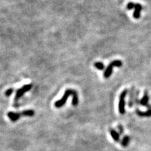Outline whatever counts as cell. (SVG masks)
I'll return each mask as SVG.
<instances>
[{"label": "cell", "mask_w": 151, "mask_h": 151, "mask_svg": "<svg viewBox=\"0 0 151 151\" xmlns=\"http://www.w3.org/2000/svg\"><path fill=\"white\" fill-rule=\"evenodd\" d=\"M70 96H73V101H72L73 105L74 106H76L78 105V103H79L78 94L77 91L73 89H66L62 98L55 102L54 103L55 106L58 108L63 107L66 103V102H67L68 99Z\"/></svg>", "instance_id": "cell-1"}, {"label": "cell", "mask_w": 151, "mask_h": 151, "mask_svg": "<svg viewBox=\"0 0 151 151\" xmlns=\"http://www.w3.org/2000/svg\"><path fill=\"white\" fill-rule=\"evenodd\" d=\"M35 111L33 110H27L20 113L9 111L8 113L7 116L12 122H17L18 119H20L22 116H30L32 117L34 116Z\"/></svg>", "instance_id": "cell-2"}, {"label": "cell", "mask_w": 151, "mask_h": 151, "mask_svg": "<svg viewBox=\"0 0 151 151\" xmlns=\"http://www.w3.org/2000/svg\"><path fill=\"white\" fill-rule=\"evenodd\" d=\"M122 65V62L120 60H114L111 62L109 65H108L106 70L104 72V78H108L110 77L113 73V68L114 67L120 68Z\"/></svg>", "instance_id": "cell-3"}, {"label": "cell", "mask_w": 151, "mask_h": 151, "mask_svg": "<svg viewBox=\"0 0 151 151\" xmlns=\"http://www.w3.org/2000/svg\"><path fill=\"white\" fill-rule=\"evenodd\" d=\"M127 93H128V90L125 89L123 91L120 95L119 98V110L120 114L124 115L125 113V98Z\"/></svg>", "instance_id": "cell-4"}, {"label": "cell", "mask_w": 151, "mask_h": 151, "mask_svg": "<svg viewBox=\"0 0 151 151\" xmlns=\"http://www.w3.org/2000/svg\"><path fill=\"white\" fill-rule=\"evenodd\" d=\"M32 86L33 85L32 84H28L23 85L21 88L18 89L17 91V93L15 94V100L18 101L19 99L21 98L23 96V94H24L25 93L30 90V89L32 88Z\"/></svg>", "instance_id": "cell-5"}, {"label": "cell", "mask_w": 151, "mask_h": 151, "mask_svg": "<svg viewBox=\"0 0 151 151\" xmlns=\"http://www.w3.org/2000/svg\"><path fill=\"white\" fill-rule=\"evenodd\" d=\"M136 96V90L134 87L130 88L129 92V106L130 108H132L135 105V100Z\"/></svg>", "instance_id": "cell-6"}, {"label": "cell", "mask_w": 151, "mask_h": 151, "mask_svg": "<svg viewBox=\"0 0 151 151\" xmlns=\"http://www.w3.org/2000/svg\"><path fill=\"white\" fill-rule=\"evenodd\" d=\"M149 97L148 95V93L147 91H145L142 98L140 100V105H141L142 106H146L149 104Z\"/></svg>", "instance_id": "cell-7"}, {"label": "cell", "mask_w": 151, "mask_h": 151, "mask_svg": "<svg viewBox=\"0 0 151 151\" xmlns=\"http://www.w3.org/2000/svg\"><path fill=\"white\" fill-rule=\"evenodd\" d=\"M142 5H140V4L137 3V4H135V11L134 13V17L136 19H138L140 18V12L142 10Z\"/></svg>", "instance_id": "cell-8"}, {"label": "cell", "mask_w": 151, "mask_h": 151, "mask_svg": "<svg viewBox=\"0 0 151 151\" xmlns=\"http://www.w3.org/2000/svg\"><path fill=\"white\" fill-rule=\"evenodd\" d=\"M137 115L140 117H150L151 116V109H148L145 111H142L139 110H136Z\"/></svg>", "instance_id": "cell-9"}, {"label": "cell", "mask_w": 151, "mask_h": 151, "mask_svg": "<svg viewBox=\"0 0 151 151\" xmlns=\"http://www.w3.org/2000/svg\"><path fill=\"white\" fill-rule=\"evenodd\" d=\"M110 134L111 136V137L113 138V139L114 140L115 142H116L120 141V134L118 133V132L115 130L111 129L110 130Z\"/></svg>", "instance_id": "cell-10"}, {"label": "cell", "mask_w": 151, "mask_h": 151, "mask_svg": "<svg viewBox=\"0 0 151 151\" xmlns=\"http://www.w3.org/2000/svg\"><path fill=\"white\" fill-rule=\"evenodd\" d=\"M130 138L129 136H128V135L125 136L121 141V145L122 147H127L130 143Z\"/></svg>", "instance_id": "cell-11"}, {"label": "cell", "mask_w": 151, "mask_h": 151, "mask_svg": "<svg viewBox=\"0 0 151 151\" xmlns=\"http://www.w3.org/2000/svg\"><path fill=\"white\" fill-rule=\"evenodd\" d=\"M94 67L99 70H103L104 69V68H105V65H104V64L102 63H100V62L95 63L94 64Z\"/></svg>", "instance_id": "cell-12"}, {"label": "cell", "mask_w": 151, "mask_h": 151, "mask_svg": "<svg viewBox=\"0 0 151 151\" xmlns=\"http://www.w3.org/2000/svg\"><path fill=\"white\" fill-rule=\"evenodd\" d=\"M13 91H14V89L13 88H9V89H7V90L6 91V92H5V93H4V94H5V95L7 97H9V96L12 95V93H13Z\"/></svg>", "instance_id": "cell-13"}, {"label": "cell", "mask_w": 151, "mask_h": 151, "mask_svg": "<svg viewBox=\"0 0 151 151\" xmlns=\"http://www.w3.org/2000/svg\"><path fill=\"white\" fill-rule=\"evenodd\" d=\"M135 4H134V3H129L127 5V8L128 9H131L135 8Z\"/></svg>", "instance_id": "cell-14"}, {"label": "cell", "mask_w": 151, "mask_h": 151, "mask_svg": "<svg viewBox=\"0 0 151 151\" xmlns=\"http://www.w3.org/2000/svg\"><path fill=\"white\" fill-rule=\"evenodd\" d=\"M118 129H119V132H120V134H123V133H124V127H123V126L122 125H119V126H118Z\"/></svg>", "instance_id": "cell-15"}]
</instances>
